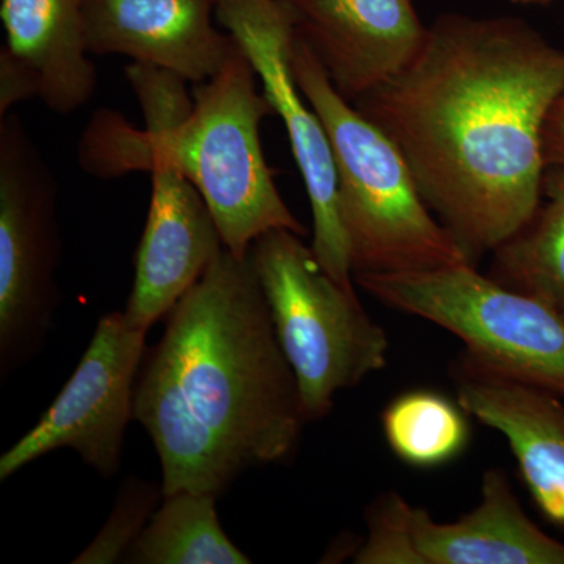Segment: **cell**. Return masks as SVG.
Returning a JSON list of instances; mask_svg holds the SVG:
<instances>
[{
    "label": "cell",
    "instance_id": "5b68a950",
    "mask_svg": "<svg viewBox=\"0 0 564 564\" xmlns=\"http://www.w3.org/2000/svg\"><path fill=\"white\" fill-rule=\"evenodd\" d=\"M252 270L299 384L306 422L332 413L334 397L388 366L389 337L359 302L325 272L313 247L273 229L248 251Z\"/></svg>",
    "mask_w": 564,
    "mask_h": 564
},
{
    "label": "cell",
    "instance_id": "ac0fdd59",
    "mask_svg": "<svg viewBox=\"0 0 564 564\" xmlns=\"http://www.w3.org/2000/svg\"><path fill=\"white\" fill-rule=\"evenodd\" d=\"M381 421L386 443L410 466H443L469 443L466 411L440 392L402 393L388 404Z\"/></svg>",
    "mask_w": 564,
    "mask_h": 564
},
{
    "label": "cell",
    "instance_id": "8fae6325",
    "mask_svg": "<svg viewBox=\"0 0 564 564\" xmlns=\"http://www.w3.org/2000/svg\"><path fill=\"white\" fill-rule=\"evenodd\" d=\"M150 173V210L124 311L144 333L170 314L226 248L202 193L180 170L155 162Z\"/></svg>",
    "mask_w": 564,
    "mask_h": 564
},
{
    "label": "cell",
    "instance_id": "ba28073f",
    "mask_svg": "<svg viewBox=\"0 0 564 564\" xmlns=\"http://www.w3.org/2000/svg\"><path fill=\"white\" fill-rule=\"evenodd\" d=\"M147 334L124 311L102 315L87 350L57 399L18 443L0 456V480L36 459L70 448L102 478L120 470Z\"/></svg>",
    "mask_w": 564,
    "mask_h": 564
},
{
    "label": "cell",
    "instance_id": "d6986e66",
    "mask_svg": "<svg viewBox=\"0 0 564 564\" xmlns=\"http://www.w3.org/2000/svg\"><path fill=\"white\" fill-rule=\"evenodd\" d=\"M163 488L152 481L129 478L118 492L113 510L91 544L73 560L74 564L122 562L131 545L154 516Z\"/></svg>",
    "mask_w": 564,
    "mask_h": 564
},
{
    "label": "cell",
    "instance_id": "2e32d148",
    "mask_svg": "<svg viewBox=\"0 0 564 564\" xmlns=\"http://www.w3.org/2000/svg\"><path fill=\"white\" fill-rule=\"evenodd\" d=\"M488 276L544 303L564 321V170H545L540 207L492 252Z\"/></svg>",
    "mask_w": 564,
    "mask_h": 564
},
{
    "label": "cell",
    "instance_id": "5bb4252c",
    "mask_svg": "<svg viewBox=\"0 0 564 564\" xmlns=\"http://www.w3.org/2000/svg\"><path fill=\"white\" fill-rule=\"evenodd\" d=\"M413 536L423 564H564V543L534 524L500 467L486 470L480 503L458 521L414 507Z\"/></svg>",
    "mask_w": 564,
    "mask_h": 564
},
{
    "label": "cell",
    "instance_id": "6da1fadb",
    "mask_svg": "<svg viewBox=\"0 0 564 564\" xmlns=\"http://www.w3.org/2000/svg\"><path fill=\"white\" fill-rule=\"evenodd\" d=\"M563 88L564 51L527 22L443 14L413 62L352 106L477 267L540 207L544 122Z\"/></svg>",
    "mask_w": 564,
    "mask_h": 564
},
{
    "label": "cell",
    "instance_id": "e0dca14e",
    "mask_svg": "<svg viewBox=\"0 0 564 564\" xmlns=\"http://www.w3.org/2000/svg\"><path fill=\"white\" fill-rule=\"evenodd\" d=\"M218 496L180 491L163 496L122 563L248 564L251 560L229 540L217 513Z\"/></svg>",
    "mask_w": 564,
    "mask_h": 564
},
{
    "label": "cell",
    "instance_id": "52a82bcc",
    "mask_svg": "<svg viewBox=\"0 0 564 564\" xmlns=\"http://www.w3.org/2000/svg\"><path fill=\"white\" fill-rule=\"evenodd\" d=\"M58 184L18 115L0 117V375L46 344L61 303Z\"/></svg>",
    "mask_w": 564,
    "mask_h": 564
},
{
    "label": "cell",
    "instance_id": "9a60e30c",
    "mask_svg": "<svg viewBox=\"0 0 564 564\" xmlns=\"http://www.w3.org/2000/svg\"><path fill=\"white\" fill-rule=\"evenodd\" d=\"M85 0H0L2 44L40 80V101L58 115L90 102L98 70L84 36Z\"/></svg>",
    "mask_w": 564,
    "mask_h": 564
},
{
    "label": "cell",
    "instance_id": "30bf717a",
    "mask_svg": "<svg viewBox=\"0 0 564 564\" xmlns=\"http://www.w3.org/2000/svg\"><path fill=\"white\" fill-rule=\"evenodd\" d=\"M336 91L355 102L402 73L429 28L413 0H280Z\"/></svg>",
    "mask_w": 564,
    "mask_h": 564
},
{
    "label": "cell",
    "instance_id": "7a4b0ae2",
    "mask_svg": "<svg viewBox=\"0 0 564 564\" xmlns=\"http://www.w3.org/2000/svg\"><path fill=\"white\" fill-rule=\"evenodd\" d=\"M133 421L161 459L163 496L220 497L247 470L295 456L307 423L299 384L248 256L225 248L166 315Z\"/></svg>",
    "mask_w": 564,
    "mask_h": 564
},
{
    "label": "cell",
    "instance_id": "277c9868",
    "mask_svg": "<svg viewBox=\"0 0 564 564\" xmlns=\"http://www.w3.org/2000/svg\"><path fill=\"white\" fill-rule=\"evenodd\" d=\"M291 62L332 144L352 278L474 265L423 202L399 148L336 91L313 51L295 35Z\"/></svg>",
    "mask_w": 564,
    "mask_h": 564
},
{
    "label": "cell",
    "instance_id": "7c38bea8",
    "mask_svg": "<svg viewBox=\"0 0 564 564\" xmlns=\"http://www.w3.org/2000/svg\"><path fill=\"white\" fill-rule=\"evenodd\" d=\"M215 7L217 0H85V46L203 84L239 47L215 28Z\"/></svg>",
    "mask_w": 564,
    "mask_h": 564
},
{
    "label": "cell",
    "instance_id": "3957f363",
    "mask_svg": "<svg viewBox=\"0 0 564 564\" xmlns=\"http://www.w3.org/2000/svg\"><path fill=\"white\" fill-rule=\"evenodd\" d=\"M126 77L144 128H133L117 111L99 110L80 139V169L113 180L170 163L202 193L226 250L240 259L273 229L306 236L263 158L261 124L274 111L240 47L214 77L196 84L192 99L187 82L169 70L131 63Z\"/></svg>",
    "mask_w": 564,
    "mask_h": 564
},
{
    "label": "cell",
    "instance_id": "9c48e42d",
    "mask_svg": "<svg viewBox=\"0 0 564 564\" xmlns=\"http://www.w3.org/2000/svg\"><path fill=\"white\" fill-rule=\"evenodd\" d=\"M215 20L236 40L258 74L274 115L288 131L314 218L311 245L325 272L347 291L355 278L339 217L337 176L332 144L321 118L293 76V31L280 0H217Z\"/></svg>",
    "mask_w": 564,
    "mask_h": 564
},
{
    "label": "cell",
    "instance_id": "44dd1931",
    "mask_svg": "<svg viewBox=\"0 0 564 564\" xmlns=\"http://www.w3.org/2000/svg\"><path fill=\"white\" fill-rule=\"evenodd\" d=\"M41 88L36 74L18 61L6 47H0V117L10 113L11 107L40 99Z\"/></svg>",
    "mask_w": 564,
    "mask_h": 564
},
{
    "label": "cell",
    "instance_id": "603a6c76",
    "mask_svg": "<svg viewBox=\"0 0 564 564\" xmlns=\"http://www.w3.org/2000/svg\"><path fill=\"white\" fill-rule=\"evenodd\" d=\"M510 2L519 3V6H533V3H544L549 0H510Z\"/></svg>",
    "mask_w": 564,
    "mask_h": 564
},
{
    "label": "cell",
    "instance_id": "ffe728a7",
    "mask_svg": "<svg viewBox=\"0 0 564 564\" xmlns=\"http://www.w3.org/2000/svg\"><path fill=\"white\" fill-rule=\"evenodd\" d=\"M413 508L399 492L381 494L367 508L369 533L352 562L358 564H423L413 536Z\"/></svg>",
    "mask_w": 564,
    "mask_h": 564
},
{
    "label": "cell",
    "instance_id": "7402d4cb",
    "mask_svg": "<svg viewBox=\"0 0 564 564\" xmlns=\"http://www.w3.org/2000/svg\"><path fill=\"white\" fill-rule=\"evenodd\" d=\"M543 150L547 169L564 170V88L545 118Z\"/></svg>",
    "mask_w": 564,
    "mask_h": 564
},
{
    "label": "cell",
    "instance_id": "8992f818",
    "mask_svg": "<svg viewBox=\"0 0 564 564\" xmlns=\"http://www.w3.org/2000/svg\"><path fill=\"white\" fill-rule=\"evenodd\" d=\"M391 310L454 334L489 369L564 399V321L470 263L411 273L356 274Z\"/></svg>",
    "mask_w": 564,
    "mask_h": 564
},
{
    "label": "cell",
    "instance_id": "4fadbf2b",
    "mask_svg": "<svg viewBox=\"0 0 564 564\" xmlns=\"http://www.w3.org/2000/svg\"><path fill=\"white\" fill-rule=\"evenodd\" d=\"M456 400L513 452L533 502L564 529V399L489 369L466 351L451 364Z\"/></svg>",
    "mask_w": 564,
    "mask_h": 564
}]
</instances>
